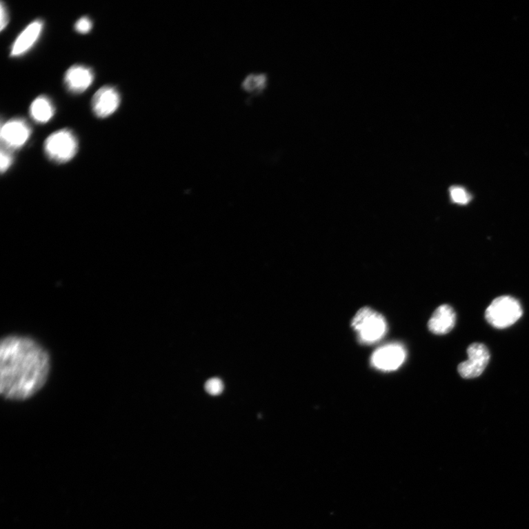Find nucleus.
<instances>
[{
    "label": "nucleus",
    "instance_id": "f257e3e1",
    "mask_svg": "<svg viewBox=\"0 0 529 529\" xmlns=\"http://www.w3.org/2000/svg\"><path fill=\"white\" fill-rule=\"evenodd\" d=\"M50 358L30 337H5L0 348V391L8 400L22 401L34 396L46 383Z\"/></svg>",
    "mask_w": 529,
    "mask_h": 529
},
{
    "label": "nucleus",
    "instance_id": "f03ea898",
    "mask_svg": "<svg viewBox=\"0 0 529 529\" xmlns=\"http://www.w3.org/2000/svg\"><path fill=\"white\" fill-rule=\"evenodd\" d=\"M352 328L357 341L363 345H372L380 341L388 332V323L382 315L372 308L359 309L352 321Z\"/></svg>",
    "mask_w": 529,
    "mask_h": 529
},
{
    "label": "nucleus",
    "instance_id": "7ed1b4c3",
    "mask_svg": "<svg viewBox=\"0 0 529 529\" xmlns=\"http://www.w3.org/2000/svg\"><path fill=\"white\" fill-rule=\"evenodd\" d=\"M522 315L523 309L519 301L510 296H503L492 301L486 311V319L493 328L505 329L519 321Z\"/></svg>",
    "mask_w": 529,
    "mask_h": 529
},
{
    "label": "nucleus",
    "instance_id": "20e7f679",
    "mask_svg": "<svg viewBox=\"0 0 529 529\" xmlns=\"http://www.w3.org/2000/svg\"><path fill=\"white\" fill-rule=\"evenodd\" d=\"M78 150V141L72 130L56 131L44 142V152L55 163H64L74 159Z\"/></svg>",
    "mask_w": 529,
    "mask_h": 529
},
{
    "label": "nucleus",
    "instance_id": "39448f33",
    "mask_svg": "<svg viewBox=\"0 0 529 529\" xmlns=\"http://www.w3.org/2000/svg\"><path fill=\"white\" fill-rule=\"evenodd\" d=\"M407 351L399 343H391L377 348L370 357V364L381 371L399 369L405 362Z\"/></svg>",
    "mask_w": 529,
    "mask_h": 529
},
{
    "label": "nucleus",
    "instance_id": "423d86ee",
    "mask_svg": "<svg viewBox=\"0 0 529 529\" xmlns=\"http://www.w3.org/2000/svg\"><path fill=\"white\" fill-rule=\"evenodd\" d=\"M31 133L30 126L23 119L16 118L2 123L0 137L3 148L10 151L21 148L29 140Z\"/></svg>",
    "mask_w": 529,
    "mask_h": 529
},
{
    "label": "nucleus",
    "instance_id": "0eeeda50",
    "mask_svg": "<svg viewBox=\"0 0 529 529\" xmlns=\"http://www.w3.org/2000/svg\"><path fill=\"white\" fill-rule=\"evenodd\" d=\"M468 359L458 366V372L464 379L479 377L487 368L490 361V352L486 346L475 343L468 348Z\"/></svg>",
    "mask_w": 529,
    "mask_h": 529
},
{
    "label": "nucleus",
    "instance_id": "6e6552de",
    "mask_svg": "<svg viewBox=\"0 0 529 529\" xmlns=\"http://www.w3.org/2000/svg\"><path fill=\"white\" fill-rule=\"evenodd\" d=\"M120 103L121 97L117 90L107 86L99 88L94 95L92 110L97 117L105 119L114 114Z\"/></svg>",
    "mask_w": 529,
    "mask_h": 529
},
{
    "label": "nucleus",
    "instance_id": "1a4fd4ad",
    "mask_svg": "<svg viewBox=\"0 0 529 529\" xmlns=\"http://www.w3.org/2000/svg\"><path fill=\"white\" fill-rule=\"evenodd\" d=\"M94 74L88 67L74 65L65 74L64 83L69 91L73 94H81L92 85Z\"/></svg>",
    "mask_w": 529,
    "mask_h": 529
},
{
    "label": "nucleus",
    "instance_id": "9d476101",
    "mask_svg": "<svg viewBox=\"0 0 529 529\" xmlns=\"http://www.w3.org/2000/svg\"><path fill=\"white\" fill-rule=\"evenodd\" d=\"M43 28V21L37 19L22 31L11 48V57H20L30 50L39 39Z\"/></svg>",
    "mask_w": 529,
    "mask_h": 529
},
{
    "label": "nucleus",
    "instance_id": "9b49d317",
    "mask_svg": "<svg viewBox=\"0 0 529 529\" xmlns=\"http://www.w3.org/2000/svg\"><path fill=\"white\" fill-rule=\"evenodd\" d=\"M456 319L454 309L450 306L443 305L434 312L428 326L435 335H446L454 329Z\"/></svg>",
    "mask_w": 529,
    "mask_h": 529
},
{
    "label": "nucleus",
    "instance_id": "f8f14e48",
    "mask_svg": "<svg viewBox=\"0 0 529 529\" xmlns=\"http://www.w3.org/2000/svg\"><path fill=\"white\" fill-rule=\"evenodd\" d=\"M55 112L52 101L46 96H40L32 103L30 108L31 118L39 123L50 121Z\"/></svg>",
    "mask_w": 529,
    "mask_h": 529
},
{
    "label": "nucleus",
    "instance_id": "ddd939ff",
    "mask_svg": "<svg viewBox=\"0 0 529 529\" xmlns=\"http://www.w3.org/2000/svg\"><path fill=\"white\" fill-rule=\"evenodd\" d=\"M268 77L266 73L248 74L241 83L243 91L251 97L263 94L268 87Z\"/></svg>",
    "mask_w": 529,
    "mask_h": 529
},
{
    "label": "nucleus",
    "instance_id": "4468645a",
    "mask_svg": "<svg viewBox=\"0 0 529 529\" xmlns=\"http://www.w3.org/2000/svg\"><path fill=\"white\" fill-rule=\"evenodd\" d=\"M449 193L453 202L458 205H467L471 200V196L463 187L452 186L450 188Z\"/></svg>",
    "mask_w": 529,
    "mask_h": 529
},
{
    "label": "nucleus",
    "instance_id": "2eb2a0df",
    "mask_svg": "<svg viewBox=\"0 0 529 529\" xmlns=\"http://www.w3.org/2000/svg\"><path fill=\"white\" fill-rule=\"evenodd\" d=\"M206 390L212 396H217L223 390V384L219 378H212L209 379L205 386Z\"/></svg>",
    "mask_w": 529,
    "mask_h": 529
},
{
    "label": "nucleus",
    "instance_id": "dca6fc26",
    "mask_svg": "<svg viewBox=\"0 0 529 529\" xmlns=\"http://www.w3.org/2000/svg\"><path fill=\"white\" fill-rule=\"evenodd\" d=\"M93 27L92 21L88 17H82L79 19L75 24V30L81 34H87L92 30Z\"/></svg>",
    "mask_w": 529,
    "mask_h": 529
},
{
    "label": "nucleus",
    "instance_id": "f3484780",
    "mask_svg": "<svg viewBox=\"0 0 529 529\" xmlns=\"http://www.w3.org/2000/svg\"><path fill=\"white\" fill-rule=\"evenodd\" d=\"M13 157L11 154L10 151L5 148L1 150V171L2 172H6L9 167L12 165Z\"/></svg>",
    "mask_w": 529,
    "mask_h": 529
},
{
    "label": "nucleus",
    "instance_id": "a211bd4d",
    "mask_svg": "<svg viewBox=\"0 0 529 529\" xmlns=\"http://www.w3.org/2000/svg\"><path fill=\"white\" fill-rule=\"evenodd\" d=\"M0 8H1V12H0V14H1V21H0L1 28H0V29L3 31L8 24L9 17L7 8L3 2L1 3V6H0Z\"/></svg>",
    "mask_w": 529,
    "mask_h": 529
}]
</instances>
